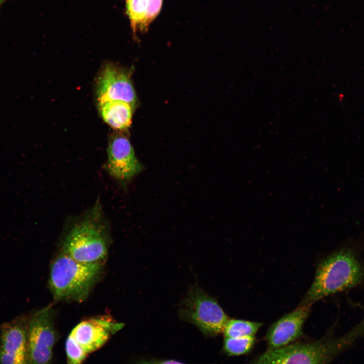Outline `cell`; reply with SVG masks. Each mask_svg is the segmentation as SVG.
<instances>
[{
    "mask_svg": "<svg viewBox=\"0 0 364 364\" xmlns=\"http://www.w3.org/2000/svg\"><path fill=\"white\" fill-rule=\"evenodd\" d=\"M363 335L364 315L343 335L335 336L330 331L314 342L291 343L278 348L268 349L251 363H328L351 348Z\"/></svg>",
    "mask_w": 364,
    "mask_h": 364,
    "instance_id": "cell-1",
    "label": "cell"
},
{
    "mask_svg": "<svg viewBox=\"0 0 364 364\" xmlns=\"http://www.w3.org/2000/svg\"><path fill=\"white\" fill-rule=\"evenodd\" d=\"M364 284V263L353 250L335 251L318 264L313 281L299 306H310L329 296Z\"/></svg>",
    "mask_w": 364,
    "mask_h": 364,
    "instance_id": "cell-2",
    "label": "cell"
},
{
    "mask_svg": "<svg viewBox=\"0 0 364 364\" xmlns=\"http://www.w3.org/2000/svg\"><path fill=\"white\" fill-rule=\"evenodd\" d=\"M108 224L99 202L70 228L62 242V252L85 263L102 262L108 254Z\"/></svg>",
    "mask_w": 364,
    "mask_h": 364,
    "instance_id": "cell-3",
    "label": "cell"
},
{
    "mask_svg": "<svg viewBox=\"0 0 364 364\" xmlns=\"http://www.w3.org/2000/svg\"><path fill=\"white\" fill-rule=\"evenodd\" d=\"M102 263H82L62 252L50 269L49 284L55 299L84 300L100 275Z\"/></svg>",
    "mask_w": 364,
    "mask_h": 364,
    "instance_id": "cell-4",
    "label": "cell"
},
{
    "mask_svg": "<svg viewBox=\"0 0 364 364\" xmlns=\"http://www.w3.org/2000/svg\"><path fill=\"white\" fill-rule=\"evenodd\" d=\"M178 315L182 320L195 325L206 336L222 333L229 320L217 301L197 284L189 288L180 302Z\"/></svg>",
    "mask_w": 364,
    "mask_h": 364,
    "instance_id": "cell-5",
    "label": "cell"
},
{
    "mask_svg": "<svg viewBox=\"0 0 364 364\" xmlns=\"http://www.w3.org/2000/svg\"><path fill=\"white\" fill-rule=\"evenodd\" d=\"M56 340L51 308L46 307L34 313L28 326V363L50 362Z\"/></svg>",
    "mask_w": 364,
    "mask_h": 364,
    "instance_id": "cell-6",
    "label": "cell"
},
{
    "mask_svg": "<svg viewBox=\"0 0 364 364\" xmlns=\"http://www.w3.org/2000/svg\"><path fill=\"white\" fill-rule=\"evenodd\" d=\"M105 169L110 176L122 184H127L140 173L144 166L135 156L128 139L116 134L110 140L107 149Z\"/></svg>",
    "mask_w": 364,
    "mask_h": 364,
    "instance_id": "cell-7",
    "label": "cell"
},
{
    "mask_svg": "<svg viewBox=\"0 0 364 364\" xmlns=\"http://www.w3.org/2000/svg\"><path fill=\"white\" fill-rule=\"evenodd\" d=\"M98 102L123 101L133 107L137 98L129 72L111 63L106 64L97 81Z\"/></svg>",
    "mask_w": 364,
    "mask_h": 364,
    "instance_id": "cell-8",
    "label": "cell"
},
{
    "mask_svg": "<svg viewBox=\"0 0 364 364\" xmlns=\"http://www.w3.org/2000/svg\"><path fill=\"white\" fill-rule=\"evenodd\" d=\"M28 329L20 317L5 323L1 328L0 363H27Z\"/></svg>",
    "mask_w": 364,
    "mask_h": 364,
    "instance_id": "cell-9",
    "label": "cell"
},
{
    "mask_svg": "<svg viewBox=\"0 0 364 364\" xmlns=\"http://www.w3.org/2000/svg\"><path fill=\"white\" fill-rule=\"evenodd\" d=\"M310 310V306L299 305L273 323L266 335L268 349L285 346L301 337Z\"/></svg>",
    "mask_w": 364,
    "mask_h": 364,
    "instance_id": "cell-10",
    "label": "cell"
},
{
    "mask_svg": "<svg viewBox=\"0 0 364 364\" xmlns=\"http://www.w3.org/2000/svg\"><path fill=\"white\" fill-rule=\"evenodd\" d=\"M123 326L122 324L105 319L92 318L78 324L70 334L88 354L102 347L111 334Z\"/></svg>",
    "mask_w": 364,
    "mask_h": 364,
    "instance_id": "cell-11",
    "label": "cell"
},
{
    "mask_svg": "<svg viewBox=\"0 0 364 364\" xmlns=\"http://www.w3.org/2000/svg\"><path fill=\"white\" fill-rule=\"evenodd\" d=\"M163 0H125V8L134 35L145 32L161 11Z\"/></svg>",
    "mask_w": 364,
    "mask_h": 364,
    "instance_id": "cell-12",
    "label": "cell"
},
{
    "mask_svg": "<svg viewBox=\"0 0 364 364\" xmlns=\"http://www.w3.org/2000/svg\"><path fill=\"white\" fill-rule=\"evenodd\" d=\"M134 107L123 101L98 103L99 111L104 121L112 128L119 130H125L130 126Z\"/></svg>",
    "mask_w": 364,
    "mask_h": 364,
    "instance_id": "cell-13",
    "label": "cell"
},
{
    "mask_svg": "<svg viewBox=\"0 0 364 364\" xmlns=\"http://www.w3.org/2000/svg\"><path fill=\"white\" fill-rule=\"evenodd\" d=\"M262 325V323L231 319L226 322L223 332L225 337L255 336Z\"/></svg>",
    "mask_w": 364,
    "mask_h": 364,
    "instance_id": "cell-14",
    "label": "cell"
},
{
    "mask_svg": "<svg viewBox=\"0 0 364 364\" xmlns=\"http://www.w3.org/2000/svg\"><path fill=\"white\" fill-rule=\"evenodd\" d=\"M255 341V336L238 338L225 337L223 350L229 355L237 356L249 352L253 348Z\"/></svg>",
    "mask_w": 364,
    "mask_h": 364,
    "instance_id": "cell-15",
    "label": "cell"
},
{
    "mask_svg": "<svg viewBox=\"0 0 364 364\" xmlns=\"http://www.w3.org/2000/svg\"><path fill=\"white\" fill-rule=\"evenodd\" d=\"M65 347L68 362L69 363H80L88 354L70 334L67 339Z\"/></svg>",
    "mask_w": 364,
    "mask_h": 364,
    "instance_id": "cell-16",
    "label": "cell"
},
{
    "mask_svg": "<svg viewBox=\"0 0 364 364\" xmlns=\"http://www.w3.org/2000/svg\"><path fill=\"white\" fill-rule=\"evenodd\" d=\"M4 1V0H0V4L3 3Z\"/></svg>",
    "mask_w": 364,
    "mask_h": 364,
    "instance_id": "cell-17",
    "label": "cell"
}]
</instances>
